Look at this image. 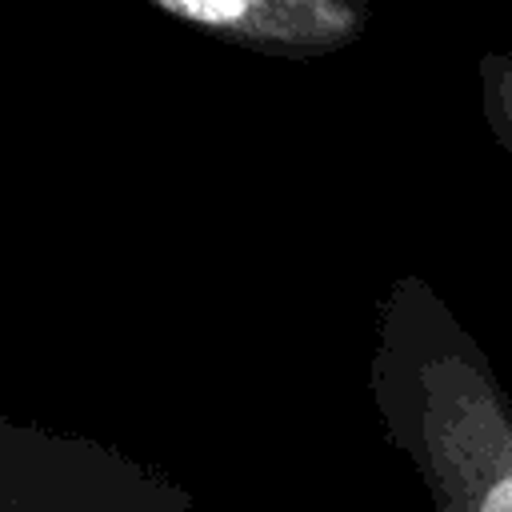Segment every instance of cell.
I'll list each match as a JSON object with an SVG mask.
<instances>
[{"instance_id":"6da1fadb","label":"cell","mask_w":512,"mask_h":512,"mask_svg":"<svg viewBox=\"0 0 512 512\" xmlns=\"http://www.w3.org/2000/svg\"><path fill=\"white\" fill-rule=\"evenodd\" d=\"M368 392L432 512H512V396L424 276H396L376 308Z\"/></svg>"},{"instance_id":"7a4b0ae2","label":"cell","mask_w":512,"mask_h":512,"mask_svg":"<svg viewBox=\"0 0 512 512\" xmlns=\"http://www.w3.org/2000/svg\"><path fill=\"white\" fill-rule=\"evenodd\" d=\"M0 512H196V496L104 440L0 416Z\"/></svg>"},{"instance_id":"3957f363","label":"cell","mask_w":512,"mask_h":512,"mask_svg":"<svg viewBox=\"0 0 512 512\" xmlns=\"http://www.w3.org/2000/svg\"><path fill=\"white\" fill-rule=\"evenodd\" d=\"M172 20L232 48L316 60L356 44L368 32L372 0H140Z\"/></svg>"},{"instance_id":"277c9868","label":"cell","mask_w":512,"mask_h":512,"mask_svg":"<svg viewBox=\"0 0 512 512\" xmlns=\"http://www.w3.org/2000/svg\"><path fill=\"white\" fill-rule=\"evenodd\" d=\"M480 108L492 136L512 152V52H488L480 60Z\"/></svg>"}]
</instances>
